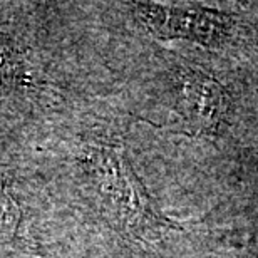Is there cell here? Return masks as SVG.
Instances as JSON below:
<instances>
[{
    "instance_id": "cell-1",
    "label": "cell",
    "mask_w": 258,
    "mask_h": 258,
    "mask_svg": "<svg viewBox=\"0 0 258 258\" xmlns=\"http://www.w3.org/2000/svg\"><path fill=\"white\" fill-rule=\"evenodd\" d=\"M72 176L96 213L117 233L143 243L161 240L174 228L156 206L119 146L91 139L72 156Z\"/></svg>"
},
{
    "instance_id": "cell-2",
    "label": "cell",
    "mask_w": 258,
    "mask_h": 258,
    "mask_svg": "<svg viewBox=\"0 0 258 258\" xmlns=\"http://www.w3.org/2000/svg\"><path fill=\"white\" fill-rule=\"evenodd\" d=\"M14 5L0 4V112H25L39 101L44 64L12 19Z\"/></svg>"
},
{
    "instance_id": "cell-4",
    "label": "cell",
    "mask_w": 258,
    "mask_h": 258,
    "mask_svg": "<svg viewBox=\"0 0 258 258\" xmlns=\"http://www.w3.org/2000/svg\"><path fill=\"white\" fill-rule=\"evenodd\" d=\"M134 14L151 32L163 37H183L211 44L226 32L218 14L200 9H179L158 4H134Z\"/></svg>"
},
{
    "instance_id": "cell-3",
    "label": "cell",
    "mask_w": 258,
    "mask_h": 258,
    "mask_svg": "<svg viewBox=\"0 0 258 258\" xmlns=\"http://www.w3.org/2000/svg\"><path fill=\"white\" fill-rule=\"evenodd\" d=\"M176 84V109L189 129L198 134H216L228 109V94L213 77L196 69H179Z\"/></svg>"
},
{
    "instance_id": "cell-5",
    "label": "cell",
    "mask_w": 258,
    "mask_h": 258,
    "mask_svg": "<svg viewBox=\"0 0 258 258\" xmlns=\"http://www.w3.org/2000/svg\"><path fill=\"white\" fill-rule=\"evenodd\" d=\"M25 220V196L19 191L12 178L0 171V236L12 240L20 235Z\"/></svg>"
}]
</instances>
